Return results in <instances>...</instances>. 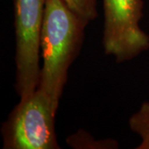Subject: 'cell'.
<instances>
[{
    "label": "cell",
    "instance_id": "obj_1",
    "mask_svg": "<svg viewBox=\"0 0 149 149\" xmlns=\"http://www.w3.org/2000/svg\"><path fill=\"white\" fill-rule=\"evenodd\" d=\"M85 23L61 0H46L41 35V77L38 89L57 110L70 66L83 42Z\"/></svg>",
    "mask_w": 149,
    "mask_h": 149
},
{
    "label": "cell",
    "instance_id": "obj_2",
    "mask_svg": "<svg viewBox=\"0 0 149 149\" xmlns=\"http://www.w3.org/2000/svg\"><path fill=\"white\" fill-rule=\"evenodd\" d=\"M56 109L48 96L37 89L20 100L2 129L5 149H57L55 130Z\"/></svg>",
    "mask_w": 149,
    "mask_h": 149
},
{
    "label": "cell",
    "instance_id": "obj_3",
    "mask_svg": "<svg viewBox=\"0 0 149 149\" xmlns=\"http://www.w3.org/2000/svg\"><path fill=\"white\" fill-rule=\"evenodd\" d=\"M46 0H14L16 88L20 100L37 91L41 77V35Z\"/></svg>",
    "mask_w": 149,
    "mask_h": 149
},
{
    "label": "cell",
    "instance_id": "obj_4",
    "mask_svg": "<svg viewBox=\"0 0 149 149\" xmlns=\"http://www.w3.org/2000/svg\"><path fill=\"white\" fill-rule=\"evenodd\" d=\"M103 45L118 62L132 60L149 49V36L139 25L143 0H103Z\"/></svg>",
    "mask_w": 149,
    "mask_h": 149
},
{
    "label": "cell",
    "instance_id": "obj_5",
    "mask_svg": "<svg viewBox=\"0 0 149 149\" xmlns=\"http://www.w3.org/2000/svg\"><path fill=\"white\" fill-rule=\"evenodd\" d=\"M128 125L141 139L137 149H149V102L142 104L139 110L130 117Z\"/></svg>",
    "mask_w": 149,
    "mask_h": 149
},
{
    "label": "cell",
    "instance_id": "obj_6",
    "mask_svg": "<svg viewBox=\"0 0 149 149\" xmlns=\"http://www.w3.org/2000/svg\"><path fill=\"white\" fill-rule=\"evenodd\" d=\"M65 5L87 25L95 19L97 13L96 0H61Z\"/></svg>",
    "mask_w": 149,
    "mask_h": 149
}]
</instances>
